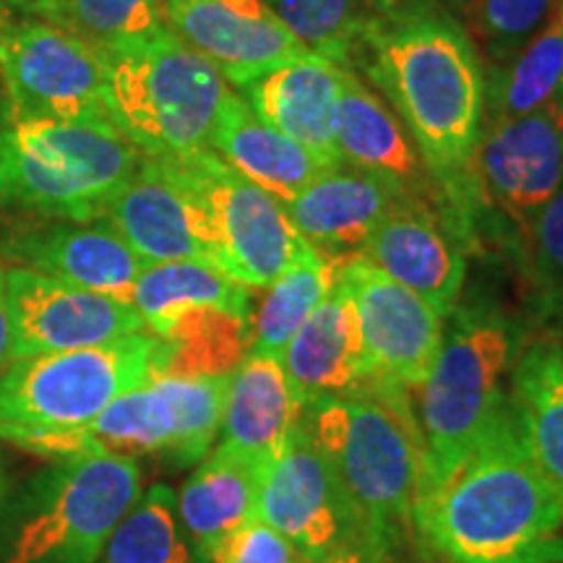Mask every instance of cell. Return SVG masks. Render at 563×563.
<instances>
[{"instance_id":"1","label":"cell","mask_w":563,"mask_h":563,"mask_svg":"<svg viewBox=\"0 0 563 563\" xmlns=\"http://www.w3.org/2000/svg\"><path fill=\"white\" fill-rule=\"evenodd\" d=\"M352 58L391 102L435 186L446 188L470 238L467 196L483 131L485 81L475 42L433 3H402L365 30Z\"/></svg>"},{"instance_id":"2","label":"cell","mask_w":563,"mask_h":563,"mask_svg":"<svg viewBox=\"0 0 563 563\" xmlns=\"http://www.w3.org/2000/svg\"><path fill=\"white\" fill-rule=\"evenodd\" d=\"M415 525L420 548L443 563H563V501L527 452L509 397L418 504Z\"/></svg>"},{"instance_id":"3","label":"cell","mask_w":563,"mask_h":563,"mask_svg":"<svg viewBox=\"0 0 563 563\" xmlns=\"http://www.w3.org/2000/svg\"><path fill=\"white\" fill-rule=\"evenodd\" d=\"M407 386L371 376L340 397L302 407L300 418L327 462L376 563H410L420 548L422 433Z\"/></svg>"},{"instance_id":"4","label":"cell","mask_w":563,"mask_h":563,"mask_svg":"<svg viewBox=\"0 0 563 563\" xmlns=\"http://www.w3.org/2000/svg\"><path fill=\"white\" fill-rule=\"evenodd\" d=\"M527 342V323L493 298L456 302L449 313L433 371L420 386V501L446 483L481 441Z\"/></svg>"},{"instance_id":"5","label":"cell","mask_w":563,"mask_h":563,"mask_svg":"<svg viewBox=\"0 0 563 563\" xmlns=\"http://www.w3.org/2000/svg\"><path fill=\"white\" fill-rule=\"evenodd\" d=\"M144 152L108 112L24 118L0 131V201L58 220H100Z\"/></svg>"},{"instance_id":"6","label":"cell","mask_w":563,"mask_h":563,"mask_svg":"<svg viewBox=\"0 0 563 563\" xmlns=\"http://www.w3.org/2000/svg\"><path fill=\"white\" fill-rule=\"evenodd\" d=\"M141 496L136 460L70 454L26 483L0 517V563H100Z\"/></svg>"},{"instance_id":"7","label":"cell","mask_w":563,"mask_h":563,"mask_svg":"<svg viewBox=\"0 0 563 563\" xmlns=\"http://www.w3.org/2000/svg\"><path fill=\"white\" fill-rule=\"evenodd\" d=\"M104 58V110L150 157L211 150L228 81L170 30Z\"/></svg>"},{"instance_id":"8","label":"cell","mask_w":563,"mask_h":563,"mask_svg":"<svg viewBox=\"0 0 563 563\" xmlns=\"http://www.w3.org/2000/svg\"><path fill=\"white\" fill-rule=\"evenodd\" d=\"M230 373L178 376L152 373L136 389L121 394L95 420L58 433L24 435L13 446L32 454H115L165 456L175 464H196L211 452L222 431Z\"/></svg>"},{"instance_id":"9","label":"cell","mask_w":563,"mask_h":563,"mask_svg":"<svg viewBox=\"0 0 563 563\" xmlns=\"http://www.w3.org/2000/svg\"><path fill=\"white\" fill-rule=\"evenodd\" d=\"M165 344L136 332L95 347L16 361L0 376V439L87 426L110 402L162 371Z\"/></svg>"},{"instance_id":"10","label":"cell","mask_w":563,"mask_h":563,"mask_svg":"<svg viewBox=\"0 0 563 563\" xmlns=\"http://www.w3.org/2000/svg\"><path fill=\"white\" fill-rule=\"evenodd\" d=\"M167 159H173L175 170L207 211L214 238L211 264L249 290L269 287L302 243L285 203L243 178L211 150Z\"/></svg>"},{"instance_id":"11","label":"cell","mask_w":563,"mask_h":563,"mask_svg":"<svg viewBox=\"0 0 563 563\" xmlns=\"http://www.w3.org/2000/svg\"><path fill=\"white\" fill-rule=\"evenodd\" d=\"M0 81L11 121L108 112L102 53L51 21H0Z\"/></svg>"},{"instance_id":"12","label":"cell","mask_w":563,"mask_h":563,"mask_svg":"<svg viewBox=\"0 0 563 563\" xmlns=\"http://www.w3.org/2000/svg\"><path fill=\"white\" fill-rule=\"evenodd\" d=\"M258 519L285 534L311 563L361 551V534L340 481L302 418L262 477Z\"/></svg>"},{"instance_id":"13","label":"cell","mask_w":563,"mask_h":563,"mask_svg":"<svg viewBox=\"0 0 563 563\" xmlns=\"http://www.w3.org/2000/svg\"><path fill=\"white\" fill-rule=\"evenodd\" d=\"M336 279L355 306L373 376L420 389L441 347V316L363 253L342 258Z\"/></svg>"},{"instance_id":"14","label":"cell","mask_w":563,"mask_h":563,"mask_svg":"<svg viewBox=\"0 0 563 563\" xmlns=\"http://www.w3.org/2000/svg\"><path fill=\"white\" fill-rule=\"evenodd\" d=\"M5 287L13 363L146 332L131 302L84 290L47 274L11 266L5 272Z\"/></svg>"},{"instance_id":"15","label":"cell","mask_w":563,"mask_h":563,"mask_svg":"<svg viewBox=\"0 0 563 563\" xmlns=\"http://www.w3.org/2000/svg\"><path fill=\"white\" fill-rule=\"evenodd\" d=\"M473 178L483 199L522 238L563 188V112L548 102L527 115L493 121L477 139Z\"/></svg>"},{"instance_id":"16","label":"cell","mask_w":563,"mask_h":563,"mask_svg":"<svg viewBox=\"0 0 563 563\" xmlns=\"http://www.w3.org/2000/svg\"><path fill=\"white\" fill-rule=\"evenodd\" d=\"M0 258L125 302L146 266L104 217L89 222L21 217L0 230Z\"/></svg>"},{"instance_id":"17","label":"cell","mask_w":563,"mask_h":563,"mask_svg":"<svg viewBox=\"0 0 563 563\" xmlns=\"http://www.w3.org/2000/svg\"><path fill=\"white\" fill-rule=\"evenodd\" d=\"M102 217L146 264L214 262V238L201 201L173 159L150 157L104 203Z\"/></svg>"},{"instance_id":"18","label":"cell","mask_w":563,"mask_h":563,"mask_svg":"<svg viewBox=\"0 0 563 563\" xmlns=\"http://www.w3.org/2000/svg\"><path fill=\"white\" fill-rule=\"evenodd\" d=\"M165 19L175 37L238 89L311 53L264 0H165Z\"/></svg>"},{"instance_id":"19","label":"cell","mask_w":563,"mask_h":563,"mask_svg":"<svg viewBox=\"0 0 563 563\" xmlns=\"http://www.w3.org/2000/svg\"><path fill=\"white\" fill-rule=\"evenodd\" d=\"M363 256L420 295L441 319H449L462 298L467 264L460 243L426 203L399 201L373 230Z\"/></svg>"},{"instance_id":"20","label":"cell","mask_w":563,"mask_h":563,"mask_svg":"<svg viewBox=\"0 0 563 563\" xmlns=\"http://www.w3.org/2000/svg\"><path fill=\"white\" fill-rule=\"evenodd\" d=\"M332 139L340 159L389 183L407 201L426 203L428 167L410 133L386 100L344 66L332 108Z\"/></svg>"},{"instance_id":"21","label":"cell","mask_w":563,"mask_h":563,"mask_svg":"<svg viewBox=\"0 0 563 563\" xmlns=\"http://www.w3.org/2000/svg\"><path fill=\"white\" fill-rule=\"evenodd\" d=\"M407 201L389 183L361 167L336 162L290 203H285L292 228L334 262L363 253L384 217Z\"/></svg>"},{"instance_id":"22","label":"cell","mask_w":563,"mask_h":563,"mask_svg":"<svg viewBox=\"0 0 563 563\" xmlns=\"http://www.w3.org/2000/svg\"><path fill=\"white\" fill-rule=\"evenodd\" d=\"M298 407L340 397L373 376L355 306L336 279L279 357Z\"/></svg>"},{"instance_id":"23","label":"cell","mask_w":563,"mask_h":563,"mask_svg":"<svg viewBox=\"0 0 563 563\" xmlns=\"http://www.w3.org/2000/svg\"><path fill=\"white\" fill-rule=\"evenodd\" d=\"M342 70V63L306 53L245 84L241 97L272 129L336 165L342 159L332 139V108Z\"/></svg>"},{"instance_id":"24","label":"cell","mask_w":563,"mask_h":563,"mask_svg":"<svg viewBox=\"0 0 563 563\" xmlns=\"http://www.w3.org/2000/svg\"><path fill=\"white\" fill-rule=\"evenodd\" d=\"M211 152L282 203H290L332 167L298 141L264 123L232 89L217 118Z\"/></svg>"},{"instance_id":"25","label":"cell","mask_w":563,"mask_h":563,"mask_svg":"<svg viewBox=\"0 0 563 563\" xmlns=\"http://www.w3.org/2000/svg\"><path fill=\"white\" fill-rule=\"evenodd\" d=\"M298 418L300 407L277 357L245 355L230 373L220 446L266 473L285 449Z\"/></svg>"},{"instance_id":"26","label":"cell","mask_w":563,"mask_h":563,"mask_svg":"<svg viewBox=\"0 0 563 563\" xmlns=\"http://www.w3.org/2000/svg\"><path fill=\"white\" fill-rule=\"evenodd\" d=\"M506 397L527 452L563 501V336L525 344Z\"/></svg>"},{"instance_id":"27","label":"cell","mask_w":563,"mask_h":563,"mask_svg":"<svg viewBox=\"0 0 563 563\" xmlns=\"http://www.w3.org/2000/svg\"><path fill=\"white\" fill-rule=\"evenodd\" d=\"M262 477L256 464L220 443L199 462L175 498L180 522L203 559H209L224 538L258 517Z\"/></svg>"},{"instance_id":"28","label":"cell","mask_w":563,"mask_h":563,"mask_svg":"<svg viewBox=\"0 0 563 563\" xmlns=\"http://www.w3.org/2000/svg\"><path fill=\"white\" fill-rule=\"evenodd\" d=\"M131 306L154 336H167L186 316L224 311L251 319V290L209 262L146 264L131 292Z\"/></svg>"},{"instance_id":"29","label":"cell","mask_w":563,"mask_h":563,"mask_svg":"<svg viewBox=\"0 0 563 563\" xmlns=\"http://www.w3.org/2000/svg\"><path fill=\"white\" fill-rule=\"evenodd\" d=\"M336 264L302 238L287 269L264 287L262 300L251 308L249 355L282 357L287 342L308 321L321 300L332 292Z\"/></svg>"},{"instance_id":"30","label":"cell","mask_w":563,"mask_h":563,"mask_svg":"<svg viewBox=\"0 0 563 563\" xmlns=\"http://www.w3.org/2000/svg\"><path fill=\"white\" fill-rule=\"evenodd\" d=\"M100 563H209L186 532L178 498L167 485H152L112 530Z\"/></svg>"},{"instance_id":"31","label":"cell","mask_w":563,"mask_h":563,"mask_svg":"<svg viewBox=\"0 0 563 563\" xmlns=\"http://www.w3.org/2000/svg\"><path fill=\"white\" fill-rule=\"evenodd\" d=\"M563 79V0H555L540 30L506 63L493 84L490 123L527 115L553 102Z\"/></svg>"},{"instance_id":"32","label":"cell","mask_w":563,"mask_h":563,"mask_svg":"<svg viewBox=\"0 0 563 563\" xmlns=\"http://www.w3.org/2000/svg\"><path fill=\"white\" fill-rule=\"evenodd\" d=\"M311 53L350 66L363 34L397 0H264Z\"/></svg>"},{"instance_id":"33","label":"cell","mask_w":563,"mask_h":563,"mask_svg":"<svg viewBox=\"0 0 563 563\" xmlns=\"http://www.w3.org/2000/svg\"><path fill=\"white\" fill-rule=\"evenodd\" d=\"M100 53L170 30L165 0H53L45 19Z\"/></svg>"},{"instance_id":"34","label":"cell","mask_w":563,"mask_h":563,"mask_svg":"<svg viewBox=\"0 0 563 563\" xmlns=\"http://www.w3.org/2000/svg\"><path fill=\"white\" fill-rule=\"evenodd\" d=\"M522 251L534 313L563 327V188L534 214Z\"/></svg>"},{"instance_id":"35","label":"cell","mask_w":563,"mask_h":563,"mask_svg":"<svg viewBox=\"0 0 563 563\" xmlns=\"http://www.w3.org/2000/svg\"><path fill=\"white\" fill-rule=\"evenodd\" d=\"M555 0H467L470 26L496 66H506L540 30Z\"/></svg>"},{"instance_id":"36","label":"cell","mask_w":563,"mask_h":563,"mask_svg":"<svg viewBox=\"0 0 563 563\" xmlns=\"http://www.w3.org/2000/svg\"><path fill=\"white\" fill-rule=\"evenodd\" d=\"M209 563H311L285 534L262 519L243 525L209 553Z\"/></svg>"},{"instance_id":"37","label":"cell","mask_w":563,"mask_h":563,"mask_svg":"<svg viewBox=\"0 0 563 563\" xmlns=\"http://www.w3.org/2000/svg\"><path fill=\"white\" fill-rule=\"evenodd\" d=\"M5 272L0 264V376L13 363L11 357V319H9V287H5Z\"/></svg>"},{"instance_id":"38","label":"cell","mask_w":563,"mask_h":563,"mask_svg":"<svg viewBox=\"0 0 563 563\" xmlns=\"http://www.w3.org/2000/svg\"><path fill=\"white\" fill-rule=\"evenodd\" d=\"M51 3L53 0H5V5H11V9H16L21 16H30V19H45Z\"/></svg>"},{"instance_id":"39","label":"cell","mask_w":563,"mask_h":563,"mask_svg":"<svg viewBox=\"0 0 563 563\" xmlns=\"http://www.w3.org/2000/svg\"><path fill=\"white\" fill-rule=\"evenodd\" d=\"M329 563H376L373 559H368L363 551H350V553H342L332 559Z\"/></svg>"},{"instance_id":"40","label":"cell","mask_w":563,"mask_h":563,"mask_svg":"<svg viewBox=\"0 0 563 563\" xmlns=\"http://www.w3.org/2000/svg\"><path fill=\"white\" fill-rule=\"evenodd\" d=\"M402 3H433V5H441V9H443V3H454V0H397V5H402ZM460 3L464 9V3H467V0H460Z\"/></svg>"},{"instance_id":"41","label":"cell","mask_w":563,"mask_h":563,"mask_svg":"<svg viewBox=\"0 0 563 563\" xmlns=\"http://www.w3.org/2000/svg\"><path fill=\"white\" fill-rule=\"evenodd\" d=\"M5 490H9V483H5L3 462H0V506H3V501H5Z\"/></svg>"},{"instance_id":"42","label":"cell","mask_w":563,"mask_h":563,"mask_svg":"<svg viewBox=\"0 0 563 563\" xmlns=\"http://www.w3.org/2000/svg\"><path fill=\"white\" fill-rule=\"evenodd\" d=\"M553 104L563 112V79H561V87H559V91H555V97H553Z\"/></svg>"},{"instance_id":"43","label":"cell","mask_w":563,"mask_h":563,"mask_svg":"<svg viewBox=\"0 0 563 563\" xmlns=\"http://www.w3.org/2000/svg\"><path fill=\"white\" fill-rule=\"evenodd\" d=\"M3 19H9V16H5V0H0V21Z\"/></svg>"},{"instance_id":"44","label":"cell","mask_w":563,"mask_h":563,"mask_svg":"<svg viewBox=\"0 0 563 563\" xmlns=\"http://www.w3.org/2000/svg\"><path fill=\"white\" fill-rule=\"evenodd\" d=\"M0 131H3V129H0Z\"/></svg>"}]
</instances>
